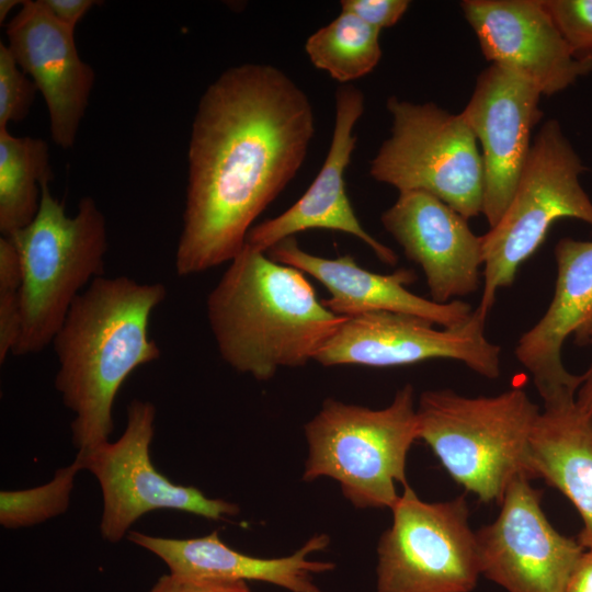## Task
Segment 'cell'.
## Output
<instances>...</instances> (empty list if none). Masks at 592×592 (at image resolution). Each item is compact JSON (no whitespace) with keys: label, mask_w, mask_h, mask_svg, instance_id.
I'll return each instance as SVG.
<instances>
[{"label":"cell","mask_w":592,"mask_h":592,"mask_svg":"<svg viewBox=\"0 0 592 592\" xmlns=\"http://www.w3.org/2000/svg\"><path fill=\"white\" fill-rule=\"evenodd\" d=\"M314 135L308 95L275 66H234L207 87L189 140L179 276L241 252L254 220L304 164Z\"/></svg>","instance_id":"1"},{"label":"cell","mask_w":592,"mask_h":592,"mask_svg":"<svg viewBox=\"0 0 592 592\" xmlns=\"http://www.w3.org/2000/svg\"><path fill=\"white\" fill-rule=\"evenodd\" d=\"M166 296L162 283L102 275L70 307L52 344L58 361L55 387L75 415L78 452L109 441L121 386L136 368L160 357L149 320Z\"/></svg>","instance_id":"2"},{"label":"cell","mask_w":592,"mask_h":592,"mask_svg":"<svg viewBox=\"0 0 592 592\" xmlns=\"http://www.w3.org/2000/svg\"><path fill=\"white\" fill-rule=\"evenodd\" d=\"M206 314L221 358L258 380L315 360L345 319L303 272L247 244L208 294Z\"/></svg>","instance_id":"3"},{"label":"cell","mask_w":592,"mask_h":592,"mask_svg":"<svg viewBox=\"0 0 592 592\" xmlns=\"http://www.w3.org/2000/svg\"><path fill=\"white\" fill-rule=\"evenodd\" d=\"M539 412L520 388L474 398L426 390L417 408L418 439L457 483L482 502H501L514 479L533 478L530 437Z\"/></svg>","instance_id":"4"},{"label":"cell","mask_w":592,"mask_h":592,"mask_svg":"<svg viewBox=\"0 0 592 592\" xmlns=\"http://www.w3.org/2000/svg\"><path fill=\"white\" fill-rule=\"evenodd\" d=\"M21 259V331L12 351L26 356L52 344L76 298L104 275L106 221L96 202L82 197L75 216L42 185L30 225L10 235Z\"/></svg>","instance_id":"5"},{"label":"cell","mask_w":592,"mask_h":592,"mask_svg":"<svg viewBox=\"0 0 592 592\" xmlns=\"http://www.w3.org/2000/svg\"><path fill=\"white\" fill-rule=\"evenodd\" d=\"M305 435V481L329 477L355 508L391 510L400 497L397 483L408 486L407 455L418 440L413 387L403 386L383 409L327 399Z\"/></svg>","instance_id":"6"},{"label":"cell","mask_w":592,"mask_h":592,"mask_svg":"<svg viewBox=\"0 0 592 592\" xmlns=\"http://www.w3.org/2000/svg\"><path fill=\"white\" fill-rule=\"evenodd\" d=\"M585 170L559 122L546 121L532 141L503 215L481 236L483 288L477 309L483 317L497 293L513 284L520 265L538 249L555 220L574 218L592 226V201L580 182Z\"/></svg>","instance_id":"7"},{"label":"cell","mask_w":592,"mask_h":592,"mask_svg":"<svg viewBox=\"0 0 592 592\" xmlns=\"http://www.w3.org/2000/svg\"><path fill=\"white\" fill-rule=\"evenodd\" d=\"M390 135L369 162V175L399 192L423 191L466 219L482 214L483 164L477 139L462 117L433 102L390 96Z\"/></svg>","instance_id":"8"},{"label":"cell","mask_w":592,"mask_h":592,"mask_svg":"<svg viewBox=\"0 0 592 592\" xmlns=\"http://www.w3.org/2000/svg\"><path fill=\"white\" fill-rule=\"evenodd\" d=\"M377 547V592H470L481 574L464 497L425 502L406 486Z\"/></svg>","instance_id":"9"},{"label":"cell","mask_w":592,"mask_h":592,"mask_svg":"<svg viewBox=\"0 0 592 592\" xmlns=\"http://www.w3.org/2000/svg\"><path fill=\"white\" fill-rule=\"evenodd\" d=\"M155 419V406L135 399L128 405L126 428L117 441L78 452L83 469L91 471L100 483V530L110 543L119 542L130 525L150 511L177 510L210 520L239 512L238 505L207 498L197 488L175 485L155 468L149 456Z\"/></svg>","instance_id":"10"},{"label":"cell","mask_w":592,"mask_h":592,"mask_svg":"<svg viewBox=\"0 0 592 592\" xmlns=\"http://www.w3.org/2000/svg\"><path fill=\"white\" fill-rule=\"evenodd\" d=\"M485 322L477 308L466 323L441 330L418 316L369 311L345 318L314 361L323 366L391 367L447 358L492 379L501 374V348L487 339Z\"/></svg>","instance_id":"11"},{"label":"cell","mask_w":592,"mask_h":592,"mask_svg":"<svg viewBox=\"0 0 592 592\" xmlns=\"http://www.w3.org/2000/svg\"><path fill=\"white\" fill-rule=\"evenodd\" d=\"M530 480L514 479L498 517L476 532L480 571L508 592H565L585 549L549 523Z\"/></svg>","instance_id":"12"},{"label":"cell","mask_w":592,"mask_h":592,"mask_svg":"<svg viewBox=\"0 0 592 592\" xmlns=\"http://www.w3.org/2000/svg\"><path fill=\"white\" fill-rule=\"evenodd\" d=\"M542 93L517 73L491 65L479 73L460 112L477 143L483 164L482 215L493 227L509 205L543 113Z\"/></svg>","instance_id":"13"},{"label":"cell","mask_w":592,"mask_h":592,"mask_svg":"<svg viewBox=\"0 0 592 592\" xmlns=\"http://www.w3.org/2000/svg\"><path fill=\"white\" fill-rule=\"evenodd\" d=\"M460 8L485 58L526 79L542 95L592 72V64L572 55L543 0H465Z\"/></svg>","instance_id":"14"},{"label":"cell","mask_w":592,"mask_h":592,"mask_svg":"<svg viewBox=\"0 0 592 592\" xmlns=\"http://www.w3.org/2000/svg\"><path fill=\"white\" fill-rule=\"evenodd\" d=\"M5 34L15 61L44 98L53 141L71 148L95 78L78 53L75 30L53 18L41 0H26Z\"/></svg>","instance_id":"15"},{"label":"cell","mask_w":592,"mask_h":592,"mask_svg":"<svg viewBox=\"0 0 592 592\" xmlns=\"http://www.w3.org/2000/svg\"><path fill=\"white\" fill-rule=\"evenodd\" d=\"M380 220L407 258L421 266L433 301L446 304L478 289L481 236L454 208L430 193L403 191Z\"/></svg>","instance_id":"16"},{"label":"cell","mask_w":592,"mask_h":592,"mask_svg":"<svg viewBox=\"0 0 592 592\" xmlns=\"http://www.w3.org/2000/svg\"><path fill=\"white\" fill-rule=\"evenodd\" d=\"M363 112L362 91L351 84L339 87L332 139L321 169L307 191L289 208L251 228L246 240L249 248L266 253L278 242L300 231L329 229L358 238L385 264L397 263L395 251L363 228L345 191L344 172L356 146L353 130Z\"/></svg>","instance_id":"17"},{"label":"cell","mask_w":592,"mask_h":592,"mask_svg":"<svg viewBox=\"0 0 592 592\" xmlns=\"http://www.w3.org/2000/svg\"><path fill=\"white\" fill-rule=\"evenodd\" d=\"M557 281L544 316L515 346V357L531 373L544 407L576 400L582 375L563 366V342L592 317V241L560 239L555 247Z\"/></svg>","instance_id":"18"},{"label":"cell","mask_w":592,"mask_h":592,"mask_svg":"<svg viewBox=\"0 0 592 592\" xmlns=\"http://www.w3.org/2000/svg\"><path fill=\"white\" fill-rule=\"evenodd\" d=\"M266 253L320 282L330 295L322 300L323 305L343 318L386 310L418 316L451 329L466 323L474 311L468 303L459 299L439 304L410 292L407 285L417 278L412 270L374 273L349 254L337 258L311 254L303 250L294 237L278 242Z\"/></svg>","instance_id":"19"},{"label":"cell","mask_w":592,"mask_h":592,"mask_svg":"<svg viewBox=\"0 0 592 592\" xmlns=\"http://www.w3.org/2000/svg\"><path fill=\"white\" fill-rule=\"evenodd\" d=\"M127 538L158 556L170 573L213 581H262L291 592H321L314 574L331 571L332 562L310 560L308 556L329 544L326 534L314 535L291 556L258 558L227 546L218 532L196 538H167L128 532Z\"/></svg>","instance_id":"20"},{"label":"cell","mask_w":592,"mask_h":592,"mask_svg":"<svg viewBox=\"0 0 592 592\" xmlns=\"http://www.w3.org/2000/svg\"><path fill=\"white\" fill-rule=\"evenodd\" d=\"M530 470L572 502L583 521L577 540L592 550V417L576 400L539 412L530 437Z\"/></svg>","instance_id":"21"},{"label":"cell","mask_w":592,"mask_h":592,"mask_svg":"<svg viewBox=\"0 0 592 592\" xmlns=\"http://www.w3.org/2000/svg\"><path fill=\"white\" fill-rule=\"evenodd\" d=\"M53 179L45 140L14 136L0 128V232L10 236L32 223L41 202L42 185Z\"/></svg>","instance_id":"22"},{"label":"cell","mask_w":592,"mask_h":592,"mask_svg":"<svg viewBox=\"0 0 592 592\" xmlns=\"http://www.w3.org/2000/svg\"><path fill=\"white\" fill-rule=\"evenodd\" d=\"M380 31L342 11L305 43L310 62L348 84L374 70L382 58Z\"/></svg>","instance_id":"23"},{"label":"cell","mask_w":592,"mask_h":592,"mask_svg":"<svg viewBox=\"0 0 592 592\" xmlns=\"http://www.w3.org/2000/svg\"><path fill=\"white\" fill-rule=\"evenodd\" d=\"M83 469L77 456L69 466L56 471L54 478L39 487L0 492V523L7 528L36 525L64 513L70 500L75 477Z\"/></svg>","instance_id":"24"},{"label":"cell","mask_w":592,"mask_h":592,"mask_svg":"<svg viewBox=\"0 0 592 592\" xmlns=\"http://www.w3.org/2000/svg\"><path fill=\"white\" fill-rule=\"evenodd\" d=\"M572 55L592 64V0H543Z\"/></svg>","instance_id":"25"},{"label":"cell","mask_w":592,"mask_h":592,"mask_svg":"<svg viewBox=\"0 0 592 592\" xmlns=\"http://www.w3.org/2000/svg\"><path fill=\"white\" fill-rule=\"evenodd\" d=\"M35 83L20 68L7 44L0 42V128L23 121L37 92Z\"/></svg>","instance_id":"26"},{"label":"cell","mask_w":592,"mask_h":592,"mask_svg":"<svg viewBox=\"0 0 592 592\" xmlns=\"http://www.w3.org/2000/svg\"><path fill=\"white\" fill-rule=\"evenodd\" d=\"M341 10L382 31L395 25L407 12L408 0H342Z\"/></svg>","instance_id":"27"},{"label":"cell","mask_w":592,"mask_h":592,"mask_svg":"<svg viewBox=\"0 0 592 592\" xmlns=\"http://www.w3.org/2000/svg\"><path fill=\"white\" fill-rule=\"evenodd\" d=\"M149 592H251L246 581L196 580L172 573L161 576Z\"/></svg>","instance_id":"28"},{"label":"cell","mask_w":592,"mask_h":592,"mask_svg":"<svg viewBox=\"0 0 592 592\" xmlns=\"http://www.w3.org/2000/svg\"><path fill=\"white\" fill-rule=\"evenodd\" d=\"M49 14L61 24L76 30L78 22L100 1L94 0H41Z\"/></svg>","instance_id":"29"},{"label":"cell","mask_w":592,"mask_h":592,"mask_svg":"<svg viewBox=\"0 0 592 592\" xmlns=\"http://www.w3.org/2000/svg\"><path fill=\"white\" fill-rule=\"evenodd\" d=\"M565 592H592V550H584L567 583Z\"/></svg>","instance_id":"30"},{"label":"cell","mask_w":592,"mask_h":592,"mask_svg":"<svg viewBox=\"0 0 592 592\" xmlns=\"http://www.w3.org/2000/svg\"><path fill=\"white\" fill-rule=\"evenodd\" d=\"M576 405L583 413L592 417V364L582 375V382L576 395Z\"/></svg>","instance_id":"31"},{"label":"cell","mask_w":592,"mask_h":592,"mask_svg":"<svg viewBox=\"0 0 592 592\" xmlns=\"http://www.w3.org/2000/svg\"><path fill=\"white\" fill-rule=\"evenodd\" d=\"M579 345L592 344V317L574 333Z\"/></svg>","instance_id":"32"},{"label":"cell","mask_w":592,"mask_h":592,"mask_svg":"<svg viewBox=\"0 0 592 592\" xmlns=\"http://www.w3.org/2000/svg\"><path fill=\"white\" fill-rule=\"evenodd\" d=\"M23 1L18 0H1L0 1V22L3 23L8 14L13 10L18 4H22Z\"/></svg>","instance_id":"33"}]
</instances>
